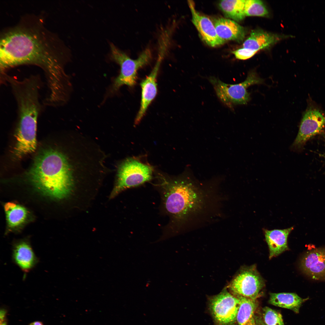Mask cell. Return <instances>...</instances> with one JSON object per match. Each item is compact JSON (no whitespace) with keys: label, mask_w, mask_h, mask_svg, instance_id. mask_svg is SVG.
<instances>
[{"label":"cell","mask_w":325,"mask_h":325,"mask_svg":"<svg viewBox=\"0 0 325 325\" xmlns=\"http://www.w3.org/2000/svg\"><path fill=\"white\" fill-rule=\"evenodd\" d=\"M264 280L253 265L243 268L229 285L234 294L256 299L265 286Z\"/></svg>","instance_id":"9c48e42d"},{"label":"cell","mask_w":325,"mask_h":325,"mask_svg":"<svg viewBox=\"0 0 325 325\" xmlns=\"http://www.w3.org/2000/svg\"><path fill=\"white\" fill-rule=\"evenodd\" d=\"M214 25L218 36L225 42L234 40L239 42L245 38L244 29L234 21L219 18L215 20Z\"/></svg>","instance_id":"e0dca14e"},{"label":"cell","mask_w":325,"mask_h":325,"mask_svg":"<svg viewBox=\"0 0 325 325\" xmlns=\"http://www.w3.org/2000/svg\"><path fill=\"white\" fill-rule=\"evenodd\" d=\"M293 229V227H292L283 229H263L265 240L269 249V259L289 250L288 238Z\"/></svg>","instance_id":"9a60e30c"},{"label":"cell","mask_w":325,"mask_h":325,"mask_svg":"<svg viewBox=\"0 0 325 325\" xmlns=\"http://www.w3.org/2000/svg\"><path fill=\"white\" fill-rule=\"evenodd\" d=\"M240 301L224 290L212 297L209 308L217 325H233L236 321Z\"/></svg>","instance_id":"30bf717a"},{"label":"cell","mask_w":325,"mask_h":325,"mask_svg":"<svg viewBox=\"0 0 325 325\" xmlns=\"http://www.w3.org/2000/svg\"><path fill=\"white\" fill-rule=\"evenodd\" d=\"M234 295L240 301L236 319L238 325H259L263 320L256 314L258 307L256 299Z\"/></svg>","instance_id":"2e32d148"},{"label":"cell","mask_w":325,"mask_h":325,"mask_svg":"<svg viewBox=\"0 0 325 325\" xmlns=\"http://www.w3.org/2000/svg\"><path fill=\"white\" fill-rule=\"evenodd\" d=\"M325 128V111L310 101L303 113L298 134L290 150H301L308 140Z\"/></svg>","instance_id":"52a82bcc"},{"label":"cell","mask_w":325,"mask_h":325,"mask_svg":"<svg viewBox=\"0 0 325 325\" xmlns=\"http://www.w3.org/2000/svg\"><path fill=\"white\" fill-rule=\"evenodd\" d=\"M257 51L243 48L233 52L236 57L241 60H245L251 58Z\"/></svg>","instance_id":"cb8c5ba5"},{"label":"cell","mask_w":325,"mask_h":325,"mask_svg":"<svg viewBox=\"0 0 325 325\" xmlns=\"http://www.w3.org/2000/svg\"><path fill=\"white\" fill-rule=\"evenodd\" d=\"M300 265L302 271L312 279H325V249L308 252L302 257Z\"/></svg>","instance_id":"4fadbf2b"},{"label":"cell","mask_w":325,"mask_h":325,"mask_svg":"<svg viewBox=\"0 0 325 325\" xmlns=\"http://www.w3.org/2000/svg\"><path fill=\"white\" fill-rule=\"evenodd\" d=\"M160 178L163 206L173 221L183 219L200 206V195L190 181L185 178Z\"/></svg>","instance_id":"277c9868"},{"label":"cell","mask_w":325,"mask_h":325,"mask_svg":"<svg viewBox=\"0 0 325 325\" xmlns=\"http://www.w3.org/2000/svg\"><path fill=\"white\" fill-rule=\"evenodd\" d=\"M280 36L260 29L252 30L244 42L243 47L258 51L269 48L279 41Z\"/></svg>","instance_id":"ac0fdd59"},{"label":"cell","mask_w":325,"mask_h":325,"mask_svg":"<svg viewBox=\"0 0 325 325\" xmlns=\"http://www.w3.org/2000/svg\"><path fill=\"white\" fill-rule=\"evenodd\" d=\"M29 325H44L43 323L39 321H36L30 323Z\"/></svg>","instance_id":"484cf974"},{"label":"cell","mask_w":325,"mask_h":325,"mask_svg":"<svg viewBox=\"0 0 325 325\" xmlns=\"http://www.w3.org/2000/svg\"><path fill=\"white\" fill-rule=\"evenodd\" d=\"M245 13L246 16L265 17L268 14L267 8L263 2L259 0H245Z\"/></svg>","instance_id":"7402d4cb"},{"label":"cell","mask_w":325,"mask_h":325,"mask_svg":"<svg viewBox=\"0 0 325 325\" xmlns=\"http://www.w3.org/2000/svg\"><path fill=\"white\" fill-rule=\"evenodd\" d=\"M260 325H266L265 324V323H264V322H263Z\"/></svg>","instance_id":"83f0119b"},{"label":"cell","mask_w":325,"mask_h":325,"mask_svg":"<svg viewBox=\"0 0 325 325\" xmlns=\"http://www.w3.org/2000/svg\"><path fill=\"white\" fill-rule=\"evenodd\" d=\"M0 41L1 75L15 66L35 65L44 73L50 98H59L69 90L71 84L64 66L70 59V50L46 28L41 16L22 17L17 24L3 31Z\"/></svg>","instance_id":"6da1fadb"},{"label":"cell","mask_w":325,"mask_h":325,"mask_svg":"<svg viewBox=\"0 0 325 325\" xmlns=\"http://www.w3.org/2000/svg\"><path fill=\"white\" fill-rule=\"evenodd\" d=\"M188 3L191 13L192 23L203 40L212 47H216L223 44L225 41L218 36L214 25L211 20L196 10L195 4L193 1L188 0Z\"/></svg>","instance_id":"7c38bea8"},{"label":"cell","mask_w":325,"mask_h":325,"mask_svg":"<svg viewBox=\"0 0 325 325\" xmlns=\"http://www.w3.org/2000/svg\"><path fill=\"white\" fill-rule=\"evenodd\" d=\"M0 325H7L6 322L4 321L3 322L0 323Z\"/></svg>","instance_id":"4316f807"},{"label":"cell","mask_w":325,"mask_h":325,"mask_svg":"<svg viewBox=\"0 0 325 325\" xmlns=\"http://www.w3.org/2000/svg\"><path fill=\"white\" fill-rule=\"evenodd\" d=\"M217 95L220 100L228 106L245 104L250 99L247 89L249 86L262 84L263 80L255 72H250L243 82L236 84H228L214 77L209 78Z\"/></svg>","instance_id":"8992f818"},{"label":"cell","mask_w":325,"mask_h":325,"mask_svg":"<svg viewBox=\"0 0 325 325\" xmlns=\"http://www.w3.org/2000/svg\"><path fill=\"white\" fill-rule=\"evenodd\" d=\"M110 58L118 64L120 67L119 75L113 80L108 94L113 95L123 85L132 87L136 82L137 73L141 68L147 64L152 58V52L149 48H146L137 58L133 59L121 51L113 43L110 44Z\"/></svg>","instance_id":"5b68a950"},{"label":"cell","mask_w":325,"mask_h":325,"mask_svg":"<svg viewBox=\"0 0 325 325\" xmlns=\"http://www.w3.org/2000/svg\"><path fill=\"white\" fill-rule=\"evenodd\" d=\"M6 219L10 228L17 227L26 221L28 212L25 208L13 203L8 202L4 206Z\"/></svg>","instance_id":"ffe728a7"},{"label":"cell","mask_w":325,"mask_h":325,"mask_svg":"<svg viewBox=\"0 0 325 325\" xmlns=\"http://www.w3.org/2000/svg\"><path fill=\"white\" fill-rule=\"evenodd\" d=\"M28 176L44 194L56 199L65 197L73 184L70 167L65 156L54 150L42 152L35 159Z\"/></svg>","instance_id":"7a4b0ae2"},{"label":"cell","mask_w":325,"mask_h":325,"mask_svg":"<svg viewBox=\"0 0 325 325\" xmlns=\"http://www.w3.org/2000/svg\"><path fill=\"white\" fill-rule=\"evenodd\" d=\"M14 262L24 272V275L32 269L39 262L30 243L22 240L14 243L12 248Z\"/></svg>","instance_id":"5bb4252c"},{"label":"cell","mask_w":325,"mask_h":325,"mask_svg":"<svg viewBox=\"0 0 325 325\" xmlns=\"http://www.w3.org/2000/svg\"><path fill=\"white\" fill-rule=\"evenodd\" d=\"M245 0H223L219 3L220 9L225 15L234 21H240L244 19Z\"/></svg>","instance_id":"44dd1931"},{"label":"cell","mask_w":325,"mask_h":325,"mask_svg":"<svg viewBox=\"0 0 325 325\" xmlns=\"http://www.w3.org/2000/svg\"><path fill=\"white\" fill-rule=\"evenodd\" d=\"M262 317L266 325H284L281 314L268 307L262 308Z\"/></svg>","instance_id":"603a6c76"},{"label":"cell","mask_w":325,"mask_h":325,"mask_svg":"<svg viewBox=\"0 0 325 325\" xmlns=\"http://www.w3.org/2000/svg\"><path fill=\"white\" fill-rule=\"evenodd\" d=\"M167 49V48L165 46H159L158 57L154 67L150 74L141 83V100L140 109L135 121V125L139 123L148 106L156 95V78L160 64Z\"/></svg>","instance_id":"8fae6325"},{"label":"cell","mask_w":325,"mask_h":325,"mask_svg":"<svg viewBox=\"0 0 325 325\" xmlns=\"http://www.w3.org/2000/svg\"><path fill=\"white\" fill-rule=\"evenodd\" d=\"M308 299H303L294 293H271L269 302L275 306L289 309L298 313L302 304Z\"/></svg>","instance_id":"d6986e66"},{"label":"cell","mask_w":325,"mask_h":325,"mask_svg":"<svg viewBox=\"0 0 325 325\" xmlns=\"http://www.w3.org/2000/svg\"><path fill=\"white\" fill-rule=\"evenodd\" d=\"M6 314V311L4 309L1 310L0 312V323L4 322Z\"/></svg>","instance_id":"d4e9b609"},{"label":"cell","mask_w":325,"mask_h":325,"mask_svg":"<svg viewBox=\"0 0 325 325\" xmlns=\"http://www.w3.org/2000/svg\"><path fill=\"white\" fill-rule=\"evenodd\" d=\"M13 94L17 103L18 118L14 154L21 157L33 152L36 147L38 118L42 109L39 91L25 86L16 89Z\"/></svg>","instance_id":"3957f363"},{"label":"cell","mask_w":325,"mask_h":325,"mask_svg":"<svg viewBox=\"0 0 325 325\" xmlns=\"http://www.w3.org/2000/svg\"><path fill=\"white\" fill-rule=\"evenodd\" d=\"M153 168L135 158L126 160L120 166L113 195L125 189L140 185L152 178Z\"/></svg>","instance_id":"ba28073f"}]
</instances>
